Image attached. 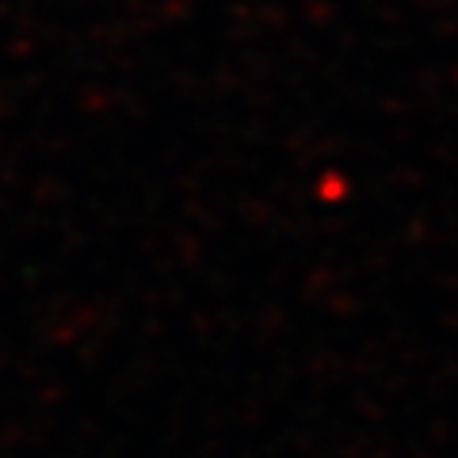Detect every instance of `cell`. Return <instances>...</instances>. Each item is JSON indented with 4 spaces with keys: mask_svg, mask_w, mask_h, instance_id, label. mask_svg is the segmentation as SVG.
Here are the masks:
<instances>
[]
</instances>
